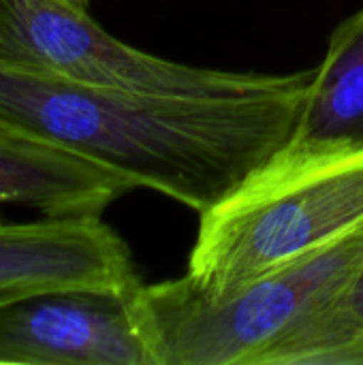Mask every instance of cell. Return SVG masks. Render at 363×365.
Listing matches in <instances>:
<instances>
[{
  "label": "cell",
  "mask_w": 363,
  "mask_h": 365,
  "mask_svg": "<svg viewBox=\"0 0 363 365\" xmlns=\"http://www.w3.org/2000/svg\"><path fill=\"white\" fill-rule=\"evenodd\" d=\"M135 188L118 171L0 122V205L43 216H101Z\"/></svg>",
  "instance_id": "52a82bcc"
},
{
  "label": "cell",
  "mask_w": 363,
  "mask_h": 365,
  "mask_svg": "<svg viewBox=\"0 0 363 365\" xmlns=\"http://www.w3.org/2000/svg\"><path fill=\"white\" fill-rule=\"evenodd\" d=\"M0 66L98 88L203 98L291 94L312 79V73L259 75L171 62L126 45L64 0H0Z\"/></svg>",
  "instance_id": "277c9868"
},
{
  "label": "cell",
  "mask_w": 363,
  "mask_h": 365,
  "mask_svg": "<svg viewBox=\"0 0 363 365\" xmlns=\"http://www.w3.org/2000/svg\"><path fill=\"white\" fill-rule=\"evenodd\" d=\"M363 267V227L223 297L186 276L137 293L156 365H338L355 331L344 297Z\"/></svg>",
  "instance_id": "7a4b0ae2"
},
{
  "label": "cell",
  "mask_w": 363,
  "mask_h": 365,
  "mask_svg": "<svg viewBox=\"0 0 363 365\" xmlns=\"http://www.w3.org/2000/svg\"><path fill=\"white\" fill-rule=\"evenodd\" d=\"M308 88L261 98H203L0 66V122L203 214L289 143Z\"/></svg>",
  "instance_id": "6da1fadb"
},
{
  "label": "cell",
  "mask_w": 363,
  "mask_h": 365,
  "mask_svg": "<svg viewBox=\"0 0 363 365\" xmlns=\"http://www.w3.org/2000/svg\"><path fill=\"white\" fill-rule=\"evenodd\" d=\"M287 145L363 150V9L334 30Z\"/></svg>",
  "instance_id": "ba28073f"
},
{
  "label": "cell",
  "mask_w": 363,
  "mask_h": 365,
  "mask_svg": "<svg viewBox=\"0 0 363 365\" xmlns=\"http://www.w3.org/2000/svg\"><path fill=\"white\" fill-rule=\"evenodd\" d=\"M49 287L139 289L126 244L101 216L0 220V302Z\"/></svg>",
  "instance_id": "8992f818"
},
{
  "label": "cell",
  "mask_w": 363,
  "mask_h": 365,
  "mask_svg": "<svg viewBox=\"0 0 363 365\" xmlns=\"http://www.w3.org/2000/svg\"><path fill=\"white\" fill-rule=\"evenodd\" d=\"M344 314H347L349 325L355 331V340L359 338V344L355 346V355H357L355 365H363V267L359 269L357 278L353 280V284H351V289H349V293L344 297Z\"/></svg>",
  "instance_id": "9c48e42d"
},
{
  "label": "cell",
  "mask_w": 363,
  "mask_h": 365,
  "mask_svg": "<svg viewBox=\"0 0 363 365\" xmlns=\"http://www.w3.org/2000/svg\"><path fill=\"white\" fill-rule=\"evenodd\" d=\"M139 289L49 287L2 299L0 365H156Z\"/></svg>",
  "instance_id": "5b68a950"
},
{
  "label": "cell",
  "mask_w": 363,
  "mask_h": 365,
  "mask_svg": "<svg viewBox=\"0 0 363 365\" xmlns=\"http://www.w3.org/2000/svg\"><path fill=\"white\" fill-rule=\"evenodd\" d=\"M363 227V150L285 145L199 214L186 278L223 297Z\"/></svg>",
  "instance_id": "3957f363"
},
{
  "label": "cell",
  "mask_w": 363,
  "mask_h": 365,
  "mask_svg": "<svg viewBox=\"0 0 363 365\" xmlns=\"http://www.w3.org/2000/svg\"><path fill=\"white\" fill-rule=\"evenodd\" d=\"M64 2H68L73 6H79V9H86V11H88V4H90V0H64Z\"/></svg>",
  "instance_id": "30bf717a"
}]
</instances>
